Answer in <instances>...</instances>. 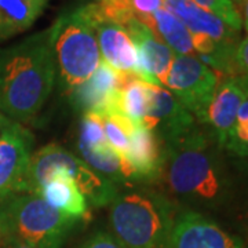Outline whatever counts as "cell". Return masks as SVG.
<instances>
[{"instance_id": "cell-1", "label": "cell", "mask_w": 248, "mask_h": 248, "mask_svg": "<svg viewBox=\"0 0 248 248\" xmlns=\"http://www.w3.org/2000/svg\"><path fill=\"white\" fill-rule=\"evenodd\" d=\"M57 81L50 28L0 48V112L18 123L42 112Z\"/></svg>"}, {"instance_id": "cell-2", "label": "cell", "mask_w": 248, "mask_h": 248, "mask_svg": "<svg viewBox=\"0 0 248 248\" xmlns=\"http://www.w3.org/2000/svg\"><path fill=\"white\" fill-rule=\"evenodd\" d=\"M163 177L175 197L200 205H215L226 199L229 181L225 169L199 127L163 143Z\"/></svg>"}, {"instance_id": "cell-3", "label": "cell", "mask_w": 248, "mask_h": 248, "mask_svg": "<svg viewBox=\"0 0 248 248\" xmlns=\"http://www.w3.org/2000/svg\"><path fill=\"white\" fill-rule=\"evenodd\" d=\"M109 222L125 248H164L175 221V204L151 189L119 192L112 200Z\"/></svg>"}, {"instance_id": "cell-4", "label": "cell", "mask_w": 248, "mask_h": 248, "mask_svg": "<svg viewBox=\"0 0 248 248\" xmlns=\"http://www.w3.org/2000/svg\"><path fill=\"white\" fill-rule=\"evenodd\" d=\"M50 31L57 80L71 94L94 75L102 62L84 4L63 10Z\"/></svg>"}, {"instance_id": "cell-5", "label": "cell", "mask_w": 248, "mask_h": 248, "mask_svg": "<svg viewBox=\"0 0 248 248\" xmlns=\"http://www.w3.org/2000/svg\"><path fill=\"white\" fill-rule=\"evenodd\" d=\"M78 222L48 205L42 196L16 195L0 204V241L62 248Z\"/></svg>"}, {"instance_id": "cell-6", "label": "cell", "mask_w": 248, "mask_h": 248, "mask_svg": "<svg viewBox=\"0 0 248 248\" xmlns=\"http://www.w3.org/2000/svg\"><path fill=\"white\" fill-rule=\"evenodd\" d=\"M55 170L63 171L94 207L109 205L119 193V189L113 182L98 174L83 160L57 143L46 145L32 155L25 193L40 195L47 178Z\"/></svg>"}, {"instance_id": "cell-7", "label": "cell", "mask_w": 248, "mask_h": 248, "mask_svg": "<svg viewBox=\"0 0 248 248\" xmlns=\"http://www.w3.org/2000/svg\"><path fill=\"white\" fill-rule=\"evenodd\" d=\"M221 76L196 55H175L166 89L192 113L196 122L204 124L208 105L219 84Z\"/></svg>"}, {"instance_id": "cell-8", "label": "cell", "mask_w": 248, "mask_h": 248, "mask_svg": "<svg viewBox=\"0 0 248 248\" xmlns=\"http://www.w3.org/2000/svg\"><path fill=\"white\" fill-rule=\"evenodd\" d=\"M32 148V134L19 123L13 122L0 131V204L25 193Z\"/></svg>"}, {"instance_id": "cell-9", "label": "cell", "mask_w": 248, "mask_h": 248, "mask_svg": "<svg viewBox=\"0 0 248 248\" xmlns=\"http://www.w3.org/2000/svg\"><path fill=\"white\" fill-rule=\"evenodd\" d=\"M164 248H248L243 240L196 211L178 213Z\"/></svg>"}, {"instance_id": "cell-10", "label": "cell", "mask_w": 248, "mask_h": 248, "mask_svg": "<svg viewBox=\"0 0 248 248\" xmlns=\"http://www.w3.org/2000/svg\"><path fill=\"white\" fill-rule=\"evenodd\" d=\"M124 29L137 48L138 61L135 75L152 86L166 87L167 76L175 58L174 51L138 18L131 19Z\"/></svg>"}, {"instance_id": "cell-11", "label": "cell", "mask_w": 248, "mask_h": 248, "mask_svg": "<svg viewBox=\"0 0 248 248\" xmlns=\"http://www.w3.org/2000/svg\"><path fill=\"white\" fill-rule=\"evenodd\" d=\"M84 13L97 39L99 53L110 68L122 73H135L137 48L124 27L99 17L94 3L84 4Z\"/></svg>"}, {"instance_id": "cell-12", "label": "cell", "mask_w": 248, "mask_h": 248, "mask_svg": "<svg viewBox=\"0 0 248 248\" xmlns=\"http://www.w3.org/2000/svg\"><path fill=\"white\" fill-rule=\"evenodd\" d=\"M248 99V81L228 76L219 81L205 113L204 124L210 127L218 146L225 148L241 105Z\"/></svg>"}, {"instance_id": "cell-13", "label": "cell", "mask_w": 248, "mask_h": 248, "mask_svg": "<svg viewBox=\"0 0 248 248\" xmlns=\"http://www.w3.org/2000/svg\"><path fill=\"white\" fill-rule=\"evenodd\" d=\"M141 123L156 134L163 143L197 127L193 115L179 104L169 90L160 86H152L151 109Z\"/></svg>"}, {"instance_id": "cell-14", "label": "cell", "mask_w": 248, "mask_h": 248, "mask_svg": "<svg viewBox=\"0 0 248 248\" xmlns=\"http://www.w3.org/2000/svg\"><path fill=\"white\" fill-rule=\"evenodd\" d=\"M163 7L181 19L193 35L208 36L221 43H239V32L231 29L223 21L199 7L192 0H164Z\"/></svg>"}, {"instance_id": "cell-15", "label": "cell", "mask_w": 248, "mask_h": 248, "mask_svg": "<svg viewBox=\"0 0 248 248\" xmlns=\"http://www.w3.org/2000/svg\"><path fill=\"white\" fill-rule=\"evenodd\" d=\"M127 160L142 182H153L163 177L164 148L157 135L142 123L135 124Z\"/></svg>"}, {"instance_id": "cell-16", "label": "cell", "mask_w": 248, "mask_h": 248, "mask_svg": "<svg viewBox=\"0 0 248 248\" xmlns=\"http://www.w3.org/2000/svg\"><path fill=\"white\" fill-rule=\"evenodd\" d=\"M39 196H42L48 205L69 218L80 221L89 217L87 199L61 170H55L48 175Z\"/></svg>"}, {"instance_id": "cell-17", "label": "cell", "mask_w": 248, "mask_h": 248, "mask_svg": "<svg viewBox=\"0 0 248 248\" xmlns=\"http://www.w3.org/2000/svg\"><path fill=\"white\" fill-rule=\"evenodd\" d=\"M50 0H0V42L28 31Z\"/></svg>"}, {"instance_id": "cell-18", "label": "cell", "mask_w": 248, "mask_h": 248, "mask_svg": "<svg viewBox=\"0 0 248 248\" xmlns=\"http://www.w3.org/2000/svg\"><path fill=\"white\" fill-rule=\"evenodd\" d=\"M149 28L175 55H195L190 31L169 10L163 7L152 14Z\"/></svg>"}, {"instance_id": "cell-19", "label": "cell", "mask_w": 248, "mask_h": 248, "mask_svg": "<svg viewBox=\"0 0 248 248\" xmlns=\"http://www.w3.org/2000/svg\"><path fill=\"white\" fill-rule=\"evenodd\" d=\"M152 104V84L141 80L135 73H128L120 89L122 112L134 123H141L148 116Z\"/></svg>"}, {"instance_id": "cell-20", "label": "cell", "mask_w": 248, "mask_h": 248, "mask_svg": "<svg viewBox=\"0 0 248 248\" xmlns=\"http://www.w3.org/2000/svg\"><path fill=\"white\" fill-rule=\"evenodd\" d=\"M199 7L214 14L221 21H223L228 27L240 32L243 28V19L240 14V9L232 3L231 0H192Z\"/></svg>"}, {"instance_id": "cell-21", "label": "cell", "mask_w": 248, "mask_h": 248, "mask_svg": "<svg viewBox=\"0 0 248 248\" xmlns=\"http://www.w3.org/2000/svg\"><path fill=\"white\" fill-rule=\"evenodd\" d=\"M223 149L248 159V99L240 108L234 125Z\"/></svg>"}, {"instance_id": "cell-22", "label": "cell", "mask_w": 248, "mask_h": 248, "mask_svg": "<svg viewBox=\"0 0 248 248\" xmlns=\"http://www.w3.org/2000/svg\"><path fill=\"white\" fill-rule=\"evenodd\" d=\"M233 65H234V76H239L248 81V35L240 39L236 46L233 55Z\"/></svg>"}, {"instance_id": "cell-23", "label": "cell", "mask_w": 248, "mask_h": 248, "mask_svg": "<svg viewBox=\"0 0 248 248\" xmlns=\"http://www.w3.org/2000/svg\"><path fill=\"white\" fill-rule=\"evenodd\" d=\"M80 248H125L113 234L107 232H97L87 239Z\"/></svg>"}, {"instance_id": "cell-24", "label": "cell", "mask_w": 248, "mask_h": 248, "mask_svg": "<svg viewBox=\"0 0 248 248\" xmlns=\"http://www.w3.org/2000/svg\"><path fill=\"white\" fill-rule=\"evenodd\" d=\"M240 14H241V19H243V25H244L248 33V0H243Z\"/></svg>"}, {"instance_id": "cell-25", "label": "cell", "mask_w": 248, "mask_h": 248, "mask_svg": "<svg viewBox=\"0 0 248 248\" xmlns=\"http://www.w3.org/2000/svg\"><path fill=\"white\" fill-rule=\"evenodd\" d=\"M0 248H32L18 241H0Z\"/></svg>"}, {"instance_id": "cell-26", "label": "cell", "mask_w": 248, "mask_h": 248, "mask_svg": "<svg viewBox=\"0 0 248 248\" xmlns=\"http://www.w3.org/2000/svg\"><path fill=\"white\" fill-rule=\"evenodd\" d=\"M13 123V120L11 119H9L6 115H3L1 112H0V131L3 130V128H6L7 125H10V124Z\"/></svg>"}, {"instance_id": "cell-27", "label": "cell", "mask_w": 248, "mask_h": 248, "mask_svg": "<svg viewBox=\"0 0 248 248\" xmlns=\"http://www.w3.org/2000/svg\"><path fill=\"white\" fill-rule=\"evenodd\" d=\"M231 1L232 3H234L237 7H239V6H241V3H243V0H231Z\"/></svg>"}]
</instances>
